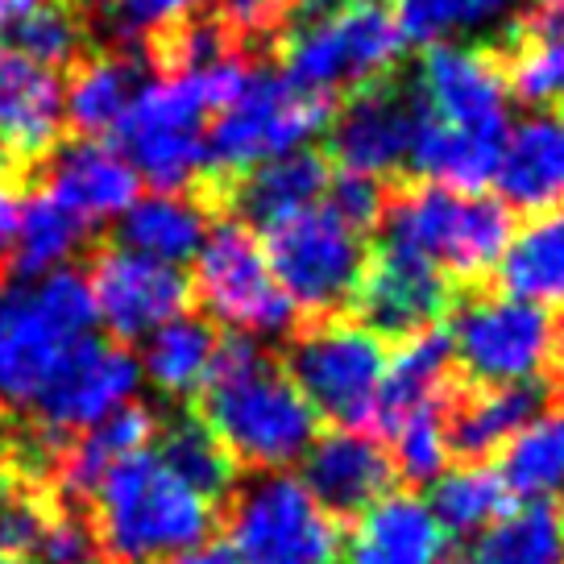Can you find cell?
<instances>
[{"instance_id":"cell-6","label":"cell","mask_w":564,"mask_h":564,"mask_svg":"<svg viewBox=\"0 0 564 564\" xmlns=\"http://www.w3.org/2000/svg\"><path fill=\"white\" fill-rule=\"evenodd\" d=\"M225 544L241 564H336L340 523L286 469H249L225 498Z\"/></svg>"},{"instance_id":"cell-15","label":"cell","mask_w":564,"mask_h":564,"mask_svg":"<svg viewBox=\"0 0 564 564\" xmlns=\"http://www.w3.org/2000/svg\"><path fill=\"white\" fill-rule=\"evenodd\" d=\"M460 286L444 270L411 253L403 246L378 241L366 258L357 295H352V319L366 324L373 336L382 340H406V336L423 333L444 324L453 312Z\"/></svg>"},{"instance_id":"cell-5","label":"cell","mask_w":564,"mask_h":564,"mask_svg":"<svg viewBox=\"0 0 564 564\" xmlns=\"http://www.w3.org/2000/svg\"><path fill=\"white\" fill-rule=\"evenodd\" d=\"M336 100L295 88L286 75L253 70L241 96L216 112L208 141V175L199 192L208 208H225V192L253 166L303 150V141L328 129Z\"/></svg>"},{"instance_id":"cell-42","label":"cell","mask_w":564,"mask_h":564,"mask_svg":"<svg viewBox=\"0 0 564 564\" xmlns=\"http://www.w3.org/2000/svg\"><path fill=\"white\" fill-rule=\"evenodd\" d=\"M162 564H241V561H237V552L225 540H204V544L187 547V552H178V556H171V561Z\"/></svg>"},{"instance_id":"cell-31","label":"cell","mask_w":564,"mask_h":564,"mask_svg":"<svg viewBox=\"0 0 564 564\" xmlns=\"http://www.w3.org/2000/svg\"><path fill=\"white\" fill-rule=\"evenodd\" d=\"M427 486H432V498H427L432 514L441 519L448 535H460V540L486 531L514 507L507 477L490 460H460L441 477H432Z\"/></svg>"},{"instance_id":"cell-18","label":"cell","mask_w":564,"mask_h":564,"mask_svg":"<svg viewBox=\"0 0 564 564\" xmlns=\"http://www.w3.org/2000/svg\"><path fill=\"white\" fill-rule=\"evenodd\" d=\"M564 394V387L544 373L511 387H465L453 378L444 394V436H448V457L457 460H490L528 427L535 415Z\"/></svg>"},{"instance_id":"cell-22","label":"cell","mask_w":564,"mask_h":564,"mask_svg":"<svg viewBox=\"0 0 564 564\" xmlns=\"http://www.w3.org/2000/svg\"><path fill=\"white\" fill-rule=\"evenodd\" d=\"M490 183L519 212H552L564 204V108L535 112L511 129Z\"/></svg>"},{"instance_id":"cell-32","label":"cell","mask_w":564,"mask_h":564,"mask_svg":"<svg viewBox=\"0 0 564 564\" xmlns=\"http://www.w3.org/2000/svg\"><path fill=\"white\" fill-rule=\"evenodd\" d=\"M88 232L91 225H84L51 192L37 187L21 204V225H18V237H13V249H9V274L13 279H37L46 270L67 265L84 249Z\"/></svg>"},{"instance_id":"cell-3","label":"cell","mask_w":564,"mask_h":564,"mask_svg":"<svg viewBox=\"0 0 564 564\" xmlns=\"http://www.w3.org/2000/svg\"><path fill=\"white\" fill-rule=\"evenodd\" d=\"M91 328L96 307L79 270L58 265L37 279L0 274V411H30Z\"/></svg>"},{"instance_id":"cell-1","label":"cell","mask_w":564,"mask_h":564,"mask_svg":"<svg viewBox=\"0 0 564 564\" xmlns=\"http://www.w3.org/2000/svg\"><path fill=\"white\" fill-rule=\"evenodd\" d=\"M195 411L241 469H286L319 432V415L286 378L282 361L246 333L216 340Z\"/></svg>"},{"instance_id":"cell-28","label":"cell","mask_w":564,"mask_h":564,"mask_svg":"<svg viewBox=\"0 0 564 564\" xmlns=\"http://www.w3.org/2000/svg\"><path fill=\"white\" fill-rule=\"evenodd\" d=\"M441 564H564V523L561 511L535 498L511 507L498 523L469 535Z\"/></svg>"},{"instance_id":"cell-39","label":"cell","mask_w":564,"mask_h":564,"mask_svg":"<svg viewBox=\"0 0 564 564\" xmlns=\"http://www.w3.org/2000/svg\"><path fill=\"white\" fill-rule=\"evenodd\" d=\"M328 204H333L345 220H349L357 232H366L370 237L378 229V220H382V212H387V199H390V187L382 178H370V175H345V171H336L333 183H328Z\"/></svg>"},{"instance_id":"cell-14","label":"cell","mask_w":564,"mask_h":564,"mask_svg":"<svg viewBox=\"0 0 564 564\" xmlns=\"http://www.w3.org/2000/svg\"><path fill=\"white\" fill-rule=\"evenodd\" d=\"M415 117H420L415 79L394 70L378 84L349 91L345 105H336L324 154L345 175H370L387 183L406 166Z\"/></svg>"},{"instance_id":"cell-36","label":"cell","mask_w":564,"mask_h":564,"mask_svg":"<svg viewBox=\"0 0 564 564\" xmlns=\"http://www.w3.org/2000/svg\"><path fill=\"white\" fill-rule=\"evenodd\" d=\"M390 441V460L394 474H403V481L423 486L432 477H441L448 469V436H444V399L406 411L403 420H394L382 432Z\"/></svg>"},{"instance_id":"cell-11","label":"cell","mask_w":564,"mask_h":564,"mask_svg":"<svg viewBox=\"0 0 564 564\" xmlns=\"http://www.w3.org/2000/svg\"><path fill=\"white\" fill-rule=\"evenodd\" d=\"M192 303L208 312L212 324H225L229 333H246L253 340L291 336L300 319L265 262L262 237L237 216L216 220L195 253Z\"/></svg>"},{"instance_id":"cell-17","label":"cell","mask_w":564,"mask_h":564,"mask_svg":"<svg viewBox=\"0 0 564 564\" xmlns=\"http://www.w3.org/2000/svg\"><path fill=\"white\" fill-rule=\"evenodd\" d=\"M67 129V84L13 46H0V171L21 178L51 159Z\"/></svg>"},{"instance_id":"cell-7","label":"cell","mask_w":564,"mask_h":564,"mask_svg":"<svg viewBox=\"0 0 564 564\" xmlns=\"http://www.w3.org/2000/svg\"><path fill=\"white\" fill-rule=\"evenodd\" d=\"M282 75L303 91L316 96H349V91L378 84L399 70L406 37L390 9L352 4L324 18L291 21L282 34Z\"/></svg>"},{"instance_id":"cell-30","label":"cell","mask_w":564,"mask_h":564,"mask_svg":"<svg viewBox=\"0 0 564 564\" xmlns=\"http://www.w3.org/2000/svg\"><path fill=\"white\" fill-rule=\"evenodd\" d=\"M150 444H154L162 465L178 481H187L199 498H208L212 507H220L237 486V477H241V465L229 457L225 444L216 441L208 423L199 420V411H175V415L159 420Z\"/></svg>"},{"instance_id":"cell-26","label":"cell","mask_w":564,"mask_h":564,"mask_svg":"<svg viewBox=\"0 0 564 564\" xmlns=\"http://www.w3.org/2000/svg\"><path fill=\"white\" fill-rule=\"evenodd\" d=\"M453 370H457L453 366V340H448L444 324L399 340V352L387 357V373H382V390H378V406H373L378 436L394 420H403L406 411L441 403L453 387Z\"/></svg>"},{"instance_id":"cell-44","label":"cell","mask_w":564,"mask_h":564,"mask_svg":"<svg viewBox=\"0 0 564 564\" xmlns=\"http://www.w3.org/2000/svg\"><path fill=\"white\" fill-rule=\"evenodd\" d=\"M0 564H30V561H21V556H0Z\"/></svg>"},{"instance_id":"cell-37","label":"cell","mask_w":564,"mask_h":564,"mask_svg":"<svg viewBox=\"0 0 564 564\" xmlns=\"http://www.w3.org/2000/svg\"><path fill=\"white\" fill-rule=\"evenodd\" d=\"M9 34H13V51L51 70L75 67L84 51V21L67 0H42Z\"/></svg>"},{"instance_id":"cell-33","label":"cell","mask_w":564,"mask_h":564,"mask_svg":"<svg viewBox=\"0 0 564 564\" xmlns=\"http://www.w3.org/2000/svg\"><path fill=\"white\" fill-rule=\"evenodd\" d=\"M145 357H141V373L166 394V399H192L199 394L204 378H208L212 352H216V324L208 316H175L162 324L159 333L145 336Z\"/></svg>"},{"instance_id":"cell-45","label":"cell","mask_w":564,"mask_h":564,"mask_svg":"<svg viewBox=\"0 0 564 564\" xmlns=\"http://www.w3.org/2000/svg\"><path fill=\"white\" fill-rule=\"evenodd\" d=\"M556 511H561V523H564V502H561V507H556Z\"/></svg>"},{"instance_id":"cell-12","label":"cell","mask_w":564,"mask_h":564,"mask_svg":"<svg viewBox=\"0 0 564 564\" xmlns=\"http://www.w3.org/2000/svg\"><path fill=\"white\" fill-rule=\"evenodd\" d=\"M138 387L141 361L129 352V345L91 333L67 352V361L46 382V390L30 403L25 423L51 444L67 448L70 436H79L84 427L105 420L108 411L129 403Z\"/></svg>"},{"instance_id":"cell-9","label":"cell","mask_w":564,"mask_h":564,"mask_svg":"<svg viewBox=\"0 0 564 564\" xmlns=\"http://www.w3.org/2000/svg\"><path fill=\"white\" fill-rule=\"evenodd\" d=\"M282 370L319 420L333 427H370L387 373V340L357 319L319 316L286 336Z\"/></svg>"},{"instance_id":"cell-43","label":"cell","mask_w":564,"mask_h":564,"mask_svg":"<svg viewBox=\"0 0 564 564\" xmlns=\"http://www.w3.org/2000/svg\"><path fill=\"white\" fill-rule=\"evenodd\" d=\"M42 0H0V34H9L30 9H37Z\"/></svg>"},{"instance_id":"cell-20","label":"cell","mask_w":564,"mask_h":564,"mask_svg":"<svg viewBox=\"0 0 564 564\" xmlns=\"http://www.w3.org/2000/svg\"><path fill=\"white\" fill-rule=\"evenodd\" d=\"M42 192H51L84 225H105L141 195V178L112 141L79 138L51 154Z\"/></svg>"},{"instance_id":"cell-4","label":"cell","mask_w":564,"mask_h":564,"mask_svg":"<svg viewBox=\"0 0 564 564\" xmlns=\"http://www.w3.org/2000/svg\"><path fill=\"white\" fill-rule=\"evenodd\" d=\"M378 229H382L378 241L420 253L457 286H465L494 274V265L511 241L514 220L502 199H490L481 192L406 183L399 192L390 187Z\"/></svg>"},{"instance_id":"cell-34","label":"cell","mask_w":564,"mask_h":564,"mask_svg":"<svg viewBox=\"0 0 564 564\" xmlns=\"http://www.w3.org/2000/svg\"><path fill=\"white\" fill-rule=\"evenodd\" d=\"M498 474L507 477L514 498L528 502L564 494V394L502 448Z\"/></svg>"},{"instance_id":"cell-13","label":"cell","mask_w":564,"mask_h":564,"mask_svg":"<svg viewBox=\"0 0 564 564\" xmlns=\"http://www.w3.org/2000/svg\"><path fill=\"white\" fill-rule=\"evenodd\" d=\"M411 79H415L420 108L432 121L486 141H507V133H511V84H507L498 51L460 46V42H432Z\"/></svg>"},{"instance_id":"cell-19","label":"cell","mask_w":564,"mask_h":564,"mask_svg":"<svg viewBox=\"0 0 564 564\" xmlns=\"http://www.w3.org/2000/svg\"><path fill=\"white\" fill-rule=\"evenodd\" d=\"M300 460V481L336 523H345V519L352 523L361 511H370L378 498H387L394 477H399L382 436H373L370 427L316 432L312 448Z\"/></svg>"},{"instance_id":"cell-8","label":"cell","mask_w":564,"mask_h":564,"mask_svg":"<svg viewBox=\"0 0 564 564\" xmlns=\"http://www.w3.org/2000/svg\"><path fill=\"white\" fill-rule=\"evenodd\" d=\"M265 262L300 316H340L352 307L357 282L370 258V237L319 199L262 229Z\"/></svg>"},{"instance_id":"cell-16","label":"cell","mask_w":564,"mask_h":564,"mask_svg":"<svg viewBox=\"0 0 564 564\" xmlns=\"http://www.w3.org/2000/svg\"><path fill=\"white\" fill-rule=\"evenodd\" d=\"M84 279L91 291L96 324H105L108 336L121 345L145 340L192 307V279L178 265L124 246L100 249Z\"/></svg>"},{"instance_id":"cell-40","label":"cell","mask_w":564,"mask_h":564,"mask_svg":"<svg viewBox=\"0 0 564 564\" xmlns=\"http://www.w3.org/2000/svg\"><path fill=\"white\" fill-rule=\"evenodd\" d=\"M208 0H112L117 9V21H121L124 34H159L166 25L183 21L187 13H199Z\"/></svg>"},{"instance_id":"cell-2","label":"cell","mask_w":564,"mask_h":564,"mask_svg":"<svg viewBox=\"0 0 564 564\" xmlns=\"http://www.w3.org/2000/svg\"><path fill=\"white\" fill-rule=\"evenodd\" d=\"M88 519L108 564H162L208 540L216 507L178 481L154 448H141L100 477Z\"/></svg>"},{"instance_id":"cell-23","label":"cell","mask_w":564,"mask_h":564,"mask_svg":"<svg viewBox=\"0 0 564 564\" xmlns=\"http://www.w3.org/2000/svg\"><path fill=\"white\" fill-rule=\"evenodd\" d=\"M154 427H159V411L150 403L129 399L117 411H108L105 420H96L91 427H84L79 436H70L63 457L54 465L51 486L54 494L70 502V507H88V498L96 494L100 477L129 453H141L154 441Z\"/></svg>"},{"instance_id":"cell-29","label":"cell","mask_w":564,"mask_h":564,"mask_svg":"<svg viewBox=\"0 0 564 564\" xmlns=\"http://www.w3.org/2000/svg\"><path fill=\"white\" fill-rule=\"evenodd\" d=\"M502 295L564 307V204L540 212L523 232H511L502 258L494 265Z\"/></svg>"},{"instance_id":"cell-24","label":"cell","mask_w":564,"mask_h":564,"mask_svg":"<svg viewBox=\"0 0 564 564\" xmlns=\"http://www.w3.org/2000/svg\"><path fill=\"white\" fill-rule=\"evenodd\" d=\"M328 183H333V162L324 150H291L237 178L225 192V208H232V216L246 220L253 232H262L282 216L319 204Z\"/></svg>"},{"instance_id":"cell-25","label":"cell","mask_w":564,"mask_h":564,"mask_svg":"<svg viewBox=\"0 0 564 564\" xmlns=\"http://www.w3.org/2000/svg\"><path fill=\"white\" fill-rule=\"evenodd\" d=\"M212 208L208 199H199L192 192H154L138 195L129 208L121 212L117 225V246L159 258V262L183 265L192 262L204 237L212 229Z\"/></svg>"},{"instance_id":"cell-38","label":"cell","mask_w":564,"mask_h":564,"mask_svg":"<svg viewBox=\"0 0 564 564\" xmlns=\"http://www.w3.org/2000/svg\"><path fill=\"white\" fill-rule=\"evenodd\" d=\"M300 0H216V18L241 51H270Z\"/></svg>"},{"instance_id":"cell-27","label":"cell","mask_w":564,"mask_h":564,"mask_svg":"<svg viewBox=\"0 0 564 564\" xmlns=\"http://www.w3.org/2000/svg\"><path fill=\"white\" fill-rule=\"evenodd\" d=\"M145 58L133 46L121 54H91L75 63L67 84V124L79 138L108 141L121 124L129 100L145 84Z\"/></svg>"},{"instance_id":"cell-35","label":"cell","mask_w":564,"mask_h":564,"mask_svg":"<svg viewBox=\"0 0 564 564\" xmlns=\"http://www.w3.org/2000/svg\"><path fill=\"white\" fill-rule=\"evenodd\" d=\"M523 0H394V21L406 42H453L465 34H486L494 25L523 13Z\"/></svg>"},{"instance_id":"cell-21","label":"cell","mask_w":564,"mask_h":564,"mask_svg":"<svg viewBox=\"0 0 564 564\" xmlns=\"http://www.w3.org/2000/svg\"><path fill=\"white\" fill-rule=\"evenodd\" d=\"M345 564H441L448 556V531L420 494H387L352 519Z\"/></svg>"},{"instance_id":"cell-41","label":"cell","mask_w":564,"mask_h":564,"mask_svg":"<svg viewBox=\"0 0 564 564\" xmlns=\"http://www.w3.org/2000/svg\"><path fill=\"white\" fill-rule=\"evenodd\" d=\"M21 204H25L21 178L0 171V258H9V249H13V237H18L21 225Z\"/></svg>"},{"instance_id":"cell-10","label":"cell","mask_w":564,"mask_h":564,"mask_svg":"<svg viewBox=\"0 0 564 564\" xmlns=\"http://www.w3.org/2000/svg\"><path fill=\"white\" fill-rule=\"evenodd\" d=\"M453 366L474 387H511L544 378L556 366L561 328L547 307L502 291H474L453 303Z\"/></svg>"}]
</instances>
